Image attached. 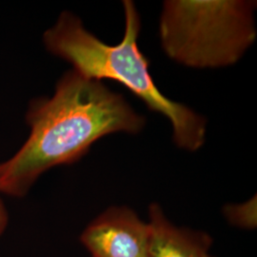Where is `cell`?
Segmentation results:
<instances>
[{"label":"cell","instance_id":"1","mask_svg":"<svg viewBox=\"0 0 257 257\" xmlns=\"http://www.w3.org/2000/svg\"><path fill=\"white\" fill-rule=\"evenodd\" d=\"M26 122V142L0 163V194L17 198L25 196L48 170L80 160L100 138L139 134L146 119L101 81L71 70L56 83L52 97L30 103Z\"/></svg>","mask_w":257,"mask_h":257},{"label":"cell","instance_id":"2","mask_svg":"<svg viewBox=\"0 0 257 257\" xmlns=\"http://www.w3.org/2000/svg\"><path fill=\"white\" fill-rule=\"evenodd\" d=\"M123 6L125 34L118 45L105 44L86 30L74 14L63 12L43 36L47 51L71 63L73 70L84 77L97 81L110 79L122 84L150 110L171 121L174 140L178 147L197 151L205 143L207 121L158 90L149 72V60L138 46L141 28L138 10L130 0H125Z\"/></svg>","mask_w":257,"mask_h":257},{"label":"cell","instance_id":"3","mask_svg":"<svg viewBox=\"0 0 257 257\" xmlns=\"http://www.w3.org/2000/svg\"><path fill=\"white\" fill-rule=\"evenodd\" d=\"M252 1H166L161 44L175 61L193 68L234 64L256 37Z\"/></svg>","mask_w":257,"mask_h":257},{"label":"cell","instance_id":"4","mask_svg":"<svg viewBox=\"0 0 257 257\" xmlns=\"http://www.w3.org/2000/svg\"><path fill=\"white\" fill-rule=\"evenodd\" d=\"M80 242L92 257H149V226L128 207H110L85 228Z\"/></svg>","mask_w":257,"mask_h":257},{"label":"cell","instance_id":"5","mask_svg":"<svg viewBox=\"0 0 257 257\" xmlns=\"http://www.w3.org/2000/svg\"><path fill=\"white\" fill-rule=\"evenodd\" d=\"M149 257H206L213 243L207 232L177 227L167 218L161 207H149Z\"/></svg>","mask_w":257,"mask_h":257},{"label":"cell","instance_id":"6","mask_svg":"<svg viewBox=\"0 0 257 257\" xmlns=\"http://www.w3.org/2000/svg\"><path fill=\"white\" fill-rule=\"evenodd\" d=\"M226 219L231 226L242 230H253L257 226L256 196L247 202L226 205L223 209Z\"/></svg>","mask_w":257,"mask_h":257},{"label":"cell","instance_id":"7","mask_svg":"<svg viewBox=\"0 0 257 257\" xmlns=\"http://www.w3.org/2000/svg\"><path fill=\"white\" fill-rule=\"evenodd\" d=\"M8 223H9V214L0 196V236L7 229Z\"/></svg>","mask_w":257,"mask_h":257},{"label":"cell","instance_id":"8","mask_svg":"<svg viewBox=\"0 0 257 257\" xmlns=\"http://www.w3.org/2000/svg\"><path fill=\"white\" fill-rule=\"evenodd\" d=\"M206 257H213V256H211V254H210V253H209V254H208V255H207V256Z\"/></svg>","mask_w":257,"mask_h":257}]
</instances>
